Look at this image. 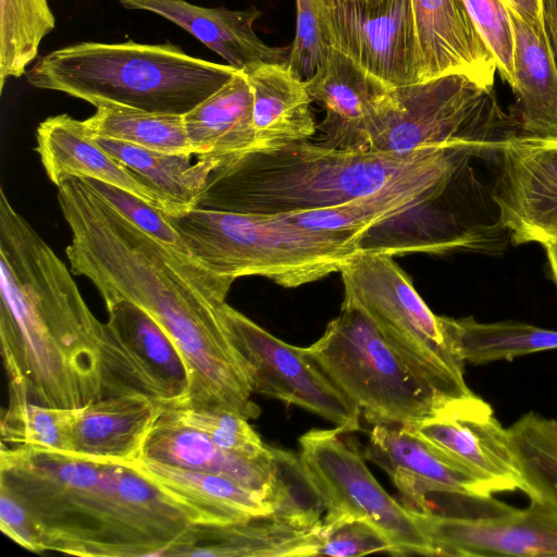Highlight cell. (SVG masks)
Returning a JSON list of instances; mask_svg holds the SVG:
<instances>
[{"label":"cell","mask_w":557,"mask_h":557,"mask_svg":"<svg viewBox=\"0 0 557 557\" xmlns=\"http://www.w3.org/2000/svg\"><path fill=\"white\" fill-rule=\"evenodd\" d=\"M57 198L72 232L71 272L89 278L106 304L128 300L144 309L181 351L190 375L182 407L258 418L245 362L222 319L234 280L156 240L83 178L63 182Z\"/></svg>","instance_id":"obj_1"},{"label":"cell","mask_w":557,"mask_h":557,"mask_svg":"<svg viewBox=\"0 0 557 557\" xmlns=\"http://www.w3.org/2000/svg\"><path fill=\"white\" fill-rule=\"evenodd\" d=\"M104 323L0 189V344L9 394L52 408L101 398Z\"/></svg>","instance_id":"obj_2"},{"label":"cell","mask_w":557,"mask_h":557,"mask_svg":"<svg viewBox=\"0 0 557 557\" xmlns=\"http://www.w3.org/2000/svg\"><path fill=\"white\" fill-rule=\"evenodd\" d=\"M0 483L26 506L42 552L161 556L193 523L128 462L1 444Z\"/></svg>","instance_id":"obj_3"},{"label":"cell","mask_w":557,"mask_h":557,"mask_svg":"<svg viewBox=\"0 0 557 557\" xmlns=\"http://www.w3.org/2000/svg\"><path fill=\"white\" fill-rule=\"evenodd\" d=\"M490 145L457 141L400 154L307 140L249 150L211 171L196 208L268 215L330 208L457 172L482 159Z\"/></svg>","instance_id":"obj_4"},{"label":"cell","mask_w":557,"mask_h":557,"mask_svg":"<svg viewBox=\"0 0 557 557\" xmlns=\"http://www.w3.org/2000/svg\"><path fill=\"white\" fill-rule=\"evenodd\" d=\"M239 70L187 54L173 44L85 41L53 50L25 73L28 84L85 100L184 115Z\"/></svg>","instance_id":"obj_5"},{"label":"cell","mask_w":557,"mask_h":557,"mask_svg":"<svg viewBox=\"0 0 557 557\" xmlns=\"http://www.w3.org/2000/svg\"><path fill=\"white\" fill-rule=\"evenodd\" d=\"M168 218L189 256L207 270L234 281L262 276L286 288L339 272L364 240L286 224L268 214L194 208Z\"/></svg>","instance_id":"obj_6"},{"label":"cell","mask_w":557,"mask_h":557,"mask_svg":"<svg viewBox=\"0 0 557 557\" xmlns=\"http://www.w3.org/2000/svg\"><path fill=\"white\" fill-rule=\"evenodd\" d=\"M339 273L342 305L361 310L416 376L442 399L472 394L441 315L426 306L391 252L362 247Z\"/></svg>","instance_id":"obj_7"},{"label":"cell","mask_w":557,"mask_h":557,"mask_svg":"<svg viewBox=\"0 0 557 557\" xmlns=\"http://www.w3.org/2000/svg\"><path fill=\"white\" fill-rule=\"evenodd\" d=\"M305 349L373 425H413L446 400L413 374L374 323L355 307L342 305L323 335Z\"/></svg>","instance_id":"obj_8"},{"label":"cell","mask_w":557,"mask_h":557,"mask_svg":"<svg viewBox=\"0 0 557 557\" xmlns=\"http://www.w3.org/2000/svg\"><path fill=\"white\" fill-rule=\"evenodd\" d=\"M397 106L370 149L410 153L457 141L495 143L518 135L512 116L499 108L493 89L462 74H448L395 87Z\"/></svg>","instance_id":"obj_9"},{"label":"cell","mask_w":557,"mask_h":557,"mask_svg":"<svg viewBox=\"0 0 557 557\" xmlns=\"http://www.w3.org/2000/svg\"><path fill=\"white\" fill-rule=\"evenodd\" d=\"M336 428L299 437L300 460L318 491L326 516L366 519L391 542L392 555L435 556L407 506L400 505L368 469L354 438Z\"/></svg>","instance_id":"obj_10"},{"label":"cell","mask_w":557,"mask_h":557,"mask_svg":"<svg viewBox=\"0 0 557 557\" xmlns=\"http://www.w3.org/2000/svg\"><path fill=\"white\" fill-rule=\"evenodd\" d=\"M222 319L245 362L253 393L311 411L343 433L361 429L359 407L327 379L305 348L281 341L226 302Z\"/></svg>","instance_id":"obj_11"},{"label":"cell","mask_w":557,"mask_h":557,"mask_svg":"<svg viewBox=\"0 0 557 557\" xmlns=\"http://www.w3.org/2000/svg\"><path fill=\"white\" fill-rule=\"evenodd\" d=\"M330 47L393 87L420 82L421 51L412 0H317Z\"/></svg>","instance_id":"obj_12"},{"label":"cell","mask_w":557,"mask_h":557,"mask_svg":"<svg viewBox=\"0 0 557 557\" xmlns=\"http://www.w3.org/2000/svg\"><path fill=\"white\" fill-rule=\"evenodd\" d=\"M102 396L139 393L168 408L182 407L190 375L181 351L144 309L128 300L107 302Z\"/></svg>","instance_id":"obj_13"},{"label":"cell","mask_w":557,"mask_h":557,"mask_svg":"<svg viewBox=\"0 0 557 557\" xmlns=\"http://www.w3.org/2000/svg\"><path fill=\"white\" fill-rule=\"evenodd\" d=\"M488 173L510 244L557 242V139H504L492 152Z\"/></svg>","instance_id":"obj_14"},{"label":"cell","mask_w":557,"mask_h":557,"mask_svg":"<svg viewBox=\"0 0 557 557\" xmlns=\"http://www.w3.org/2000/svg\"><path fill=\"white\" fill-rule=\"evenodd\" d=\"M408 428L495 493H527L508 429L491 405L473 393L443 400L429 417Z\"/></svg>","instance_id":"obj_15"},{"label":"cell","mask_w":557,"mask_h":557,"mask_svg":"<svg viewBox=\"0 0 557 557\" xmlns=\"http://www.w3.org/2000/svg\"><path fill=\"white\" fill-rule=\"evenodd\" d=\"M305 84L311 101L325 110L317 128L321 132L319 144L330 148L370 149L397 106L395 87L333 47Z\"/></svg>","instance_id":"obj_16"},{"label":"cell","mask_w":557,"mask_h":557,"mask_svg":"<svg viewBox=\"0 0 557 557\" xmlns=\"http://www.w3.org/2000/svg\"><path fill=\"white\" fill-rule=\"evenodd\" d=\"M408 509L436 556H557V511L537 499L483 518Z\"/></svg>","instance_id":"obj_17"},{"label":"cell","mask_w":557,"mask_h":557,"mask_svg":"<svg viewBox=\"0 0 557 557\" xmlns=\"http://www.w3.org/2000/svg\"><path fill=\"white\" fill-rule=\"evenodd\" d=\"M383 469L414 509L426 510L431 493L491 499L495 492L410 428L376 424L362 450Z\"/></svg>","instance_id":"obj_18"},{"label":"cell","mask_w":557,"mask_h":557,"mask_svg":"<svg viewBox=\"0 0 557 557\" xmlns=\"http://www.w3.org/2000/svg\"><path fill=\"white\" fill-rule=\"evenodd\" d=\"M412 4L421 51L420 82L462 74L493 89L496 62L463 0H412Z\"/></svg>","instance_id":"obj_19"},{"label":"cell","mask_w":557,"mask_h":557,"mask_svg":"<svg viewBox=\"0 0 557 557\" xmlns=\"http://www.w3.org/2000/svg\"><path fill=\"white\" fill-rule=\"evenodd\" d=\"M126 9L154 13L174 23L219 54L228 65L243 71L256 63H287L290 46L273 47L253 29L262 11L205 8L186 0H114Z\"/></svg>","instance_id":"obj_20"},{"label":"cell","mask_w":557,"mask_h":557,"mask_svg":"<svg viewBox=\"0 0 557 557\" xmlns=\"http://www.w3.org/2000/svg\"><path fill=\"white\" fill-rule=\"evenodd\" d=\"M138 458L230 478L272 498L274 457L249 458L214 444L206 434L165 409L149 432ZM273 502V499H272Z\"/></svg>","instance_id":"obj_21"},{"label":"cell","mask_w":557,"mask_h":557,"mask_svg":"<svg viewBox=\"0 0 557 557\" xmlns=\"http://www.w3.org/2000/svg\"><path fill=\"white\" fill-rule=\"evenodd\" d=\"M128 463L176 500L194 524H230L273 513L268 494L230 478L144 458Z\"/></svg>","instance_id":"obj_22"},{"label":"cell","mask_w":557,"mask_h":557,"mask_svg":"<svg viewBox=\"0 0 557 557\" xmlns=\"http://www.w3.org/2000/svg\"><path fill=\"white\" fill-rule=\"evenodd\" d=\"M166 406L139 393L103 396L78 408L72 425V453L131 462Z\"/></svg>","instance_id":"obj_23"},{"label":"cell","mask_w":557,"mask_h":557,"mask_svg":"<svg viewBox=\"0 0 557 557\" xmlns=\"http://www.w3.org/2000/svg\"><path fill=\"white\" fill-rule=\"evenodd\" d=\"M36 137V151L57 186L71 178L98 180L161 209L154 194L100 146L84 121L65 113L49 116L38 125Z\"/></svg>","instance_id":"obj_24"},{"label":"cell","mask_w":557,"mask_h":557,"mask_svg":"<svg viewBox=\"0 0 557 557\" xmlns=\"http://www.w3.org/2000/svg\"><path fill=\"white\" fill-rule=\"evenodd\" d=\"M318 527L300 528L272 515L221 525L191 524L161 556H317Z\"/></svg>","instance_id":"obj_25"},{"label":"cell","mask_w":557,"mask_h":557,"mask_svg":"<svg viewBox=\"0 0 557 557\" xmlns=\"http://www.w3.org/2000/svg\"><path fill=\"white\" fill-rule=\"evenodd\" d=\"M242 72L252 94L251 150L282 148L307 141L315 134L306 84L287 63H256Z\"/></svg>","instance_id":"obj_26"},{"label":"cell","mask_w":557,"mask_h":557,"mask_svg":"<svg viewBox=\"0 0 557 557\" xmlns=\"http://www.w3.org/2000/svg\"><path fill=\"white\" fill-rule=\"evenodd\" d=\"M183 119L194 156L214 169L251 150L252 94L245 74L239 71Z\"/></svg>","instance_id":"obj_27"},{"label":"cell","mask_w":557,"mask_h":557,"mask_svg":"<svg viewBox=\"0 0 557 557\" xmlns=\"http://www.w3.org/2000/svg\"><path fill=\"white\" fill-rule=\"evenodd\" d=\"M509 14L516 42V106L511 116L518 136L557 139V63L553 48L517 14Z\"/></svg>","instance_id":"obj_28"},{"label":"cell","mask_w":557,"mask_h":557,"mask_svg":"<svg viewBox=\"0 0 557 557\" xmlns=\"http://www.w3.org/2000/svg\"><path fill=\"white\" fill-rule=\"evenodd\" d=\"M110 154L128 168L157 197L171 215L197 206L201 190L214 166L194 156L145 149L116 139L95 137Z\"/></svg>","instance_id":"obj_29"},{"label":"cell","mask_w":557,"mask_h":557,"mask_svg":"<svg viewBox=\"0 0 557 557\" xmlns=\"http://www.w3.org/2000/svg\"><path fill=\"white\" fill-rule=\"evenodd\" d=\"M454 352L465 362L482 366L557 349V331L519 321L479 322L472 317H441Z\"/></svg>","instance_id":"obj_30"},{"label":"cell","mask_w":557,"mask_h":557,"mask_svg":"<svg viewBox=\"0 0 557 557\" xmlns=\"http://www.w3.org/2000/svg\"><path fill=\"white\" fill-rule=\"evenodd\" d=\"M84 122L94 137L116 139L153 151L194 156L180 114L107 104L97 107L95 114Z\"/></svg>","instance_id":"obj_31"},{"label":"cell","mask_w":557,"mask_h":557,"mask_svg":"<svg viewBox=\"0 0 557 557\" xmlns=\"http://www.w3.org/2000/svg\"><path fill=\"white\" fill-rule=\"evenodd\" d=\"M508 433L525 494L557 511V419L529 411L508 428Z\"/></svg>","instance_id":"obj_32"},{"label":"cell","mask_w":557,"mask_h":557,"mask_svg":"<svg viewBox=\"0 0 557 557\" xmlns=\"http://www.w3.org/2000/svg\"><path fill=\"white\" fill-rule=\"evenodd\" d=\"M0 89L37 58L41 40L55 26L47 0H0Z\"/></svg>","instance_id":"obj_33"},{"label":"cell","mask_w":557,"mask_h":557,"mask_svg":"<svg viewBox=\"0 0 557 557\" xmlns=\"http://www.w3.org/2000/svg\"><path fill=\"white\" fill-rule=\"evenodd\" d=\"M77 409L47 407L9 395L1 418V444L72 453V425Z\"/></svg>","instance_id":"obj_34"},{"label":"cell","mask_w":557,"mask_h":557,"mask_svg":"<svg viewBox=\"0 0 557 557\" xmlns=\"http://www.w3.org/2000/svg\"><path fill=\"white\" fill-rule=\"evenodd\" d=\"M272 450L275 467L272 516L300 528H315L325 507L300 457L285 449L272 447Z\"/></svg>","instance_id":"obj_35"},{"label":"cell","mask_w":557,"mask_h":557,"mask_svg":"<svg viewBox=\"0 0 557 557\" xmlns=\"http://www.w3.org/2000/svg\"><path fill=\"white\" fill-rule=\"evenodd\" d=\"M168 409L225 450L249 458H261L271 453V446L262 442L247 419L233 412L191 407Z\"/></svg>","instance_id":"obj_36"},{"label":"cell","mask_w":557,"mask_h":557,"mask_svg":"<svg viewBox=\"0 0 557 557\" xmlns=\"http://www.w3.org/2000/svg\"><path fill=\"white\" fill-rule=\"evenodd\" d=\"M482 40L492 52L499 76L516 87L515 30L508 9L500 0H463Z\"/></svg>","instance_id":"obj_37"},{"label":"cell","mask_w":557,"mask_h":557,"mask_svg":"<svg viewBox=\"0 0 557 557\" xmlns=\"http://www.w3.org/2000/svg\"><path fill=\"white\" fill-rule=\"evenodd\" d=\"M317 556L351 557L393 554L387 537L370 521L354 517L324 518L317 531Z\"/></svg>","instance_id":"obj_38"},{"label":"cell","mask_w":557,"mask_h":557,"mask_svg":"<svg viewBox=\"0 0 557 557\" xmlns=\"http://www.w3.org/2000/svg\"><path fill=\"white\" fill-rule=\"evenodd\" d=\"M83 180L137 227L163 245L189 256L181 235L162 209L116 186L92 178Z\"/></svg>","instance_id":"obj_39"},{"label":"cell","mask_w":557,"mask_h":557,"mask_svg":"<svg viewBox=\"0 0 557 557\" xmlns=\"http://www.w3.org/2000/svg\"><path fill=\"white\" fill-rule=\"evenodd\" d=\"M329 48L317 0H296V34L287 62L292 73L304 82L310 79L323 64Z\"/></svg>","instance_id":"obj_40"},{"label":"cell","mask_w":557,"mask_h":557,"mask_svg":"<svg viewBox=\"0 0 557 557\" xmlns=\"http://www.w3.org/2000/svg\"><path fill=\"white\" fill-rule=\"evenodd\" d=\"M0 529L10 540L33 553H42L34 518L21 499L0 483Z\"/></svg>","instance_id":"obj_41"},{"label":"cell","mask_w":557,"mask_h":557,"mask_svg":"<svg viewBox=\"0 0 557 557\" xmlns=\"http://www.w3.org/2000/svg\"><path fill=\"white\" fill-rule=\"evenodd\" d=\"M506 8L522 18L540 39L552 46L545 24L543 0H500Z\"/></svg>","instance_id":"obj_42"},{"label":"cell","mask_w":557,"mask_h":557,"mask_svg":"<svg viewBox=\"0 0 557 557\" xmlns=\"http://www.w3.org/2000/svg\"><path fill=\"white\" fill-rule=\"evenodd\" d=\"M545 24L557 63V0H543Z\"/></svg>","instance_id":"obj_43"},{"label":"cell","mask_w":557,"mask_h":557,"mask_svg":"<svg viewBox=\"0 0 557 557\" xmlns=\"http://www.w3.org/2000/svg\"><path fill=\"white\" fill-rule=\"evenodd\" d=\"M544 248L549 263L552 276L557 286V242L545 244Z\"/></svg>","instance_id":"obj_44"}]
</instances>
